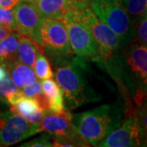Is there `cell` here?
I'll use <instances>...</instances> for the list:
<instances>
[{"label": "cell", "instance_id": "8992f818", "mask_svg": "<svg viewBox=\"0 0 147 147\" xmlns=\"http://www.w3.org/2000/svg\"><path fill=\"white\" fill-rule=\"evenodd\" d=\"M82 9L68 11L63 22L74 54L80 57L94 59L99 54V47L84 20Z\"/></svg>", "mask_w": 147, "mask_h": 147}, {"label": "cell", "instance_id": "6da1fadb", "mask_svg": "<svg viewBox=\"0 0 147 147\" xmlns=\"http://www.w3.org/2000/svg\"><path fill=\"white\" fill-rule=\"evenodd\" d=\"M84 59L77 56L54 65L56 81L63 91L65 104L69 109L102 99L87 79V65Z\"/></svg>", "mask_w": 147, "mask_h": 147}, {"label": "cell", "instance_id": "3957f363", "mask_svg": "<svg viewBox=\"0 0 147 147\" xmlns=\"http://www.w3.org/2000/svg\"><path fill=\"white\" fill-rule=\"evenodd\" d=\"M91 8L115 32L123 47L128 46L136 35L135 23L122 0H92Z\"/></svg>", "mask_w": 147, "mask_h": 147}, {"label": "cell", "instance_id": "7402d4cb", "mask_svg": "<svg viewBox=\"0 0 147 147\" xmlns=\"http://www.w3.org/2000/svg\"><path fill=\"white\" fill-rule=\"evenodd\" d=\"M20 90L21 88L16 85L15 81L11 78V74L0 82V96L4 101V103H7L6 100L9 95L15 93Z\"/></svg>", "mask_w": 147, "mask_h": 147}, {"label": "cell", "instance_id": "e0dca14e", "mask_svg": "<svg viewBox=\"0 0 147 147\" xmlns=\"http://www.w3.org/2000/svg\"><path fill=\"white\" fill-rule=\"evenodd\" d=\"M21 34L12 32L0 41V62L7 65L17 59V50L20 44Z\"/></svg>", "mask_w": 147, "mask_h": 147}, {"label": "cell", "instance_id": "484cf974", "mask_svg": "<svg viewBox=\"0 0 147 147\" xmlns=\"http://www.w3.org/2000/svg\"><path fill=\"white\" fill-rule=\"evenodd\" d=\"M19 3V0H0V7L12 9Z\"/></svg>", "mask_w": 147, "mask_h": 147}, {"label": "cell", "instance_id": "277c9868", "mask_svg": "<svg viewBox=\"0 0 147 147\" xmlns=\"http://www.w3.org/2000/svg\"><path fill=\"white\" fill-rule=\"evenodd\" d=\"M73 115L69 110L53 112L47 110L39 123L40 131L51 134L53 146H89L73 127Z\"/></svg>", "mask_w": 147, "mask_h": 147}, {"label": "cell", "instance_id": "7c38bea8", "mask_svg": "<svg viewBox=\"0 0 147 147\" xmlns=\"http://www.w3.org/2000/svg\"><path fill=\"white\" fill-rule=\"evenodd\" d=\"M32 3L44 19L61 20L66 12L79 9L74 0H19Z\"/></svg>", "mask_w": 147, "mask_h": 147}, {"label": "cell", "instance_id": "52a82bcc", "mask_svg": "<svg viewBox=\"0 0 147 147\" xmlns=\"http://www.w3.org/2000/svg\"><path fill=\"white\" fill-rule=\"evenodd\" d=\"M83 16L99 47V54L93 60L98 62L118 54L123 47L118 34L96 15L88 7L83 8Z\"/></svg>", "mask_w": 147, "mask_h": 147}, {"label": "cell", "instance_id": "d4e9b609", "mask_svg": "<svg viewBox=\"0 0 147 147\" xmlns=\"http://www.w3.org/2000/svg\"><path fill=\"white\" fill-rule=\"evenodd\" d=\"M21 89L25 96H26L28 97H32V98H34L38 94L43 92L42 83H40L38 80L34 81V83L29 84V85L25 86Z\"/></svg>", "mask_w": 147, "mask_h": 147}, {"label": "cell", "instance_id": "4fadbf2b", "mask_svg": "<svg viewBox=\"0 0 147 147\" xmlns=\"http://www.w3.org/2000/svg\"><path fill=\"white\" fill-rule=\"evenodd\" d=\"M32 123H40L44 115V110L34 98L25 96L16 105L10 109Z\"/></svg>", "mask_w": 147, "mask_h": 147}, {"label": "cell", "instance_id": "d6986e66", "mask_svg": "<svg viewBox=\"0 0 147 147\" xmlns=\"http://www.w3.org/2000/svg\"><path fill=\"white\" fill-rule=\"evenodd\" d=\"M34 70L35 72L37 78L40 80L53 79L54 76V72L49 59L46 57L42 52L38 55L36 62L34 66Z\"/></svg>", "mask_w": 147, "mask_h": 147}, {"label": "cell", "instance_id": "f546056e", "mask_svg": "<svg viewBox=\"0 0 147 147\" xmlns=\"http://www.w3.org/2000/svg\"><path fill=\"white\" fill-rule=\"evenodd\" d=\"M142 146H147V139L145 140V142H144V143H143Z\"/></svg>", "mask_w": 147, "mask_h": 147}, {"label": "cell", "instance_id": "f1b7e54d", "mask_svg": "<svg viewBox=\"0 0 147 147\" xmlns=\"http://www.w3.org/2000/svg\"><path fill=\"white\" fill-rule=\"evenodd\" d=\"M74 2L75 3V4L79 9H82V8H85L88 7L92 0H74Z\"/></svg>", "mask_w": 147, "mask_h": 147}, {"label": "cell", "instance_id": "5bb4252c", "mask_svg": "<svg viewBox=\"0 0 147 147\" xmlns=\"http://www.w3.org/2000/svg\"><path fill=\"white\" fill-rule=\"evenodd\" d=\"M6 66L11 78L20 88H22L37 80V76L34 70H33V68L22 63L18 60L11 61L6 65Z\"/></svg>", "mask_w": 147, "mask_h": 147}, {"label": "cell", "instance_id": "7a4b0ae2", "mask_svg": "<svg viewBox=\"0 0 147 147\" xmlns=\"http://www.w3.org/2000/svg\"><path fill=\"white\" fill-rule=\"evenodd\" d=\"M122 113L119 102L100 105L73 115V127L90 146H99L100 142L120 125Z\"/></svg>", "mask_w": 147, "mask_h": 147}, {"label": "cell", "instance_id": "603a6c76", "mask_svg": "<svg viewBox=\"0 0 147 147\" xmlns=\"http://www.w3.org/2000/svg\"><path fill=\"white\" fill-rule=\"evenodd\" d=\"M0 24L3 26L7 27L11 30L16 31V17L12 9H6L0 7Z\"/></svg>", "mask_w": 147, "mask_h": 147}, {"label": "cell", "instance_id": "83f0119b", "mask_svg": "<svg viewBox=\"0 0 147 147\" xmlns=\"http://www.w3.org/2000/svg\"><path fill=\"white\" fill-rule=\"evenodd\" d=\"M12 32H14L13 30H11V29L7 28V27L3 26L1 24H0V41L3 40L4 38L7 36H8L9 34H11Z\"/></svg>", "mask_w": 147, "mask_h": 147}, {"label": "cell", "instance_id": "5b68a950", "mask_svg": "<svg viewBox=\"0 0 147 147\" xmlns=\"http://www.w3.org/2000/svg\"><path fill=\"white\" fill-rule=\"evenodd\" d=\"M42 53L56 65L74 57L68 32L61 20L44 19L41 26Z\"/></svg>", "mask_w": 147, "mask_h": 147}, {"label": "cell", "instance_id": "9a60e30c", "mask_svg": "<svg viewBox=\"0 0 147 147\" xmlns=\"http://www.w3.org/2000/svg\"><path fill=\"white\" fill-rule=\"evenodd\" d=\"M42 49L34 39L21 34L20 44L17 50V59L22 63L34 68L38 53Z\"/></svg>", "mask_w": 147, "mask_h": 147}, {"label": "cell", "instance_id": "9c48e42d", "mask_svg": "<svg viewBox=\"0 0 147 147\" xmlns=\"http://www.w3.org/2000/svg\"><path fill=\"white\" fill-rule=\"evenodd\" d=\"M126 76L131 79V84L137 86L135 96L147 94V47L140 42H131L124 57ZM134 96V97H135Z\"/></svg>", "mask_w": 147, "mask_h": 147}, {"label": "cell", "instance_id": "30bf717a", "mask_svg": "<svg viewBox=\"0 0 147 147\" xmlns=\"http://www.w3.org/2000/svg\"><path fill=\"white\" fill-rule=\"evenodd\" d=\"M143 144L142 130L134 111L126 115L115 130L100 142L99 146L102 147H133L141 146Z\"/></svg>", "mask_w": 147, "mask_h": 147}, {"label": "cell", "instance_id": "4316f807", "mask_svg": "<svg viewBox=\"0 0 147 147\" xmlns=\"http://www.w3.org/2000/svg\"><path fill=\"white\" fill-rule=\"evenodd\" d=\"M9 74H10V73H9L8 69L7 68L6 65L0 62V82L4 79H6Z\"/></svg>", "mask_w": 147, "mask_h": 147}, {"label": "cell", "instance_id": "ba28073f", "mask_svg": "<svg viewBox=\"0 0 147 147\" xmlns=\"http://www.w3.org/2000/svg\"><path fill=\"white\" fill-rule=\"evenodd\" d=\"M38 123H32L11 110L0 113V146H9L40 132Z\"/></svg>", "mask_w": 147, "mask_h": 147}, {"label": "cell", "instance_id": "4dcf8cb0", "mask_svg": "<svg viewBox=\"0 0 147 147\" xmlns=\"http://www.w3.org/2000/svg\"><path fill=\"white\" fill-rule=\"evenodd\" d=\"M1 102H4V101L3 100V99H2V98H1V96H0V103H1Z\"/></svg>", "mask_w": 147, "mask_h": 147}, {"label": "cell", "instance_id": "8fae6325", "mask_svg": "<svg viewBox=\"0 0 147 147\" xmlns=\"http://www.w3.org/2000/svg\"><path fill=\"white\" fill-rule=\"evenodd\" d=\"M12 11L16 17V32L34 39L42 51L41 26L44 18L34 6L26 1H19Z\"/></svg>", "mask_w": 147, "mask_h": 147}, {"label": "cell", "instance_id": "cb8c5ba5", "mask_svg": "<svg viewBox=\"0 0 147 147\" xmlns=\"http://www.w3.org/2000/svg\"><path fill=\"white\" fill-rule=\"evenodd\" d=\"M21 147H53V137L51 134H43L40 137L34 138L31 141L25 142Z\"/></svg>", "mask_w": 147, "mask_h": 147}, {"label": "cell", "instance_id": "2e32d148", "mask_svg": "<svg viewBox=\"0 0 147 147\" xmlns=\"http://www.w3.org/2000/svg\"><path fill=\"white\" fill-rule=\"evenodd\" d=\"M42 89L49 101V110L60 112L65 110V97L63 91L57 82L52 79L42 80Z\"/></svg>", "mask_w": 147, "mask_h": 147}, {"label": "cell", "instance_id": "ffe728a7", "mask_svg": "<svg viewBox=\"0 0 147 147\" xmlns=\"http://www.w3.org/2000/svg\"><path fill=\"white\" fill-rule=\"evenodd\" d=\"M122 2L132 19L134 17L137 20L147 11V0H122Z\"/></svg>", "mask_w": 147, "mask_h": 147}, {"label": "cell", "instance_id": "ac0fdd59", "mask_svg": "<svg viewBox=\"0 0 147 147\" xmlns=\"http://www.w3.org/2000/svg\"><path fill=\"white\" fill-rule=\"evenodd\" d=\"M136 109L134 110L143 136V143L147 139V94L134 97ZM143 145V144H142Z\"/></svg>", "mask_w": 147, "mask_h": 147}, {"label": "cell", "instance_id": "44dd1931", "mask_svg": "<svg viewBox=\"0 0 147 147\" xmlns=\"http://www.w3.org/2000/svg\"><path fill=\"white\" fill-rule=\"evenodd\" d=\"M135 33L138 42L147 47V11L135 21Z\"/></svg>", "mask_w": 147, "mask_h": 147}]
</instances>
